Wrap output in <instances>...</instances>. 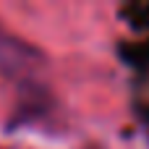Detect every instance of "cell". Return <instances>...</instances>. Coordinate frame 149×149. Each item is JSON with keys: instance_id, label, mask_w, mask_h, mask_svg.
Returning a JSON list of instances; mask_svg holds the SVG:
<instances>
[]
</instances>
